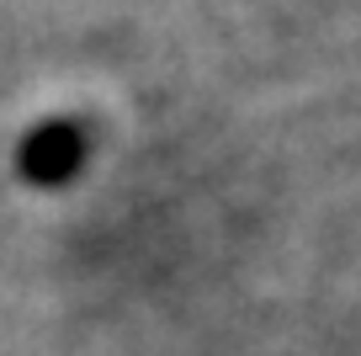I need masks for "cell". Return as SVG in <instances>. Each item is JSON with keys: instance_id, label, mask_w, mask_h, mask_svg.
<instances>
[{"instance_id": "6da1fadb", "label": "cell", "mask_w": 361, "mask_h": 356, "mask_svg": "<svg viewBox=\"0 0 361 356\" xmlns=\"http://www.w3.org/2000/svg\"><path fill=\"white\" fill-rule=\"evenodd\" d=\"M85 155H90L85 123H75V117H48V123H37L32 134L16 144V176H22L27 186L59 191L85 170Z\"/></svg>"}]
</instances>
